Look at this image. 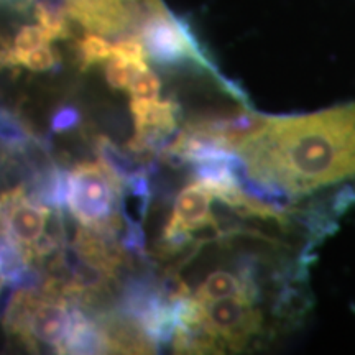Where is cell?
Instances as JSON below:
<instances>
[{
	"mask_svg": "<svg viewBox=\"0 0 355 355\" xmlns=\"http://www.w3.org/2000/svg\"><path fill=\"white\" fill-rule=\"evenodd\" d=\"M32 132L17 114L0 107V152L21 153L32 144Z\"/></svg>",
	"mask_w": 355,
	"mask_h": 355,
	"instance_id": "9",
	"label": "cell"
},
{
	"mask_svg": "<svg viewBox=\"0 0 355 355\" xmlns=\"http://www.w3.org/2000/svg\"><path fill=\"white\" fill-rule=\"evenodd\" d=\"M139 68L125 63L121 60H109L107 68H105V78H107L109 86L112 89H119V91H125L130 87V83Z\"/></svg>",
	"mask_w": 355,
	"mask_h": 355,
	"instance_id": "15",
	"label": "cell"
},
{
	"mask_svg": "<svg viewBox=\"0 0 355 355\" xmlns=\"http://www.w3.org/2000/svg\"><path fill=\"white\" fill-rule=\"evenodd\" d=\"M78 55L79 61H81V68L87 69L112 58V43H109L99 33H86L78 43Z\"/></svg>",
	"mask_w": 355,
	"mask_h": 355,
	"instance_id": "11",
	"label": "cell"
},
{
	"mask_svg": "<svg viewBox=\"0 0 355 355\" xmlns=\"http://www.w3.org/2000/svg\"><path fill=\"white\" fill-rule=\"evenodd\" d=\"M7 37L8 42L12 44V48L17 51H30L38 46H43V44H50L53 42L46 30L38 24L21 25L13 37H10V33H7Z\"/></svg>",
	"mask_w": 355,
	"mask_h": 355,
	"instance_id": "12",
	"label": "cell"
},
{
	"mask_svg": "<svg viewBox=\"0 0 355 355\" xmlns=\"http://www.w3.org/2000/svg\"><path fill=\"white\" fill-rule=\"evenodd\" d=\"M33 15L38 25H42L50 35L53 42L55 40H66L71 37L68 24V10L64 7L51 6L48 2H35Z\"/></svg>",
	"mask_w": 355,
	"mask_h": 355,
	"instance_id": "10",
	"label": "cell"
},
{
	"mask_svg": "<svg viewBox=\"0 0 355 355\" xmlns=\"http://www.w3.org/2000/svg\"><path fill=\"white\" fill-rule=\"evenodd\" d=\"M109 343L101 322L89 319L81 309H71V327L61 354H107Z\"/></svg>",
	"mask_w": 355,
	"mask_h": 355,
	"instance_id": "7",
	"label": "cell"
},
{
	"mask_svg": "<svg viewBox=\"0 0 355 355\" xmlns=\"http://www.w3.org/2000/svg\"><path fill=\"white\" fill-rule=\"evenodd\" d=\"M123 184L102 162L79 163L69 173L68 206L79 224L115 237L121 230L117 207Z\"/></svg>",
	"mask_w": 355,
	"mask_h": 355,
	"instance_id": "2",
	"label": "cell"
},
{
	"mask_svg": "<svg viewBox=\"0 0 355 355\" xmlns=\"http://www.w3.org/2000/svg\"><path fill=\"white\" fill-rule=\"evenodd\" d=\"M50 207L28 196L24 184L0 193V235L24 252L32 265V248L50 219Z\"/></svg>",
	"mask_w": 355,
	"mask_h": 355,
	"instance_id": "5",
	"label": "cell"
},
{
	"mask_svg": "<svg viewBox=\"0 0 355 355\" xmlns=\"http://www.w3.org/2000/svg\"><path fill=\"white\" fill-rule=\"evenodd\" d=\"M204 327L219 352H241L265 332V314L259 303L247 298H222L201 303Z\"/></svg>",
	"mask_w": 355,
	"mask_h": 355,
	"instance_id": "3",
	"label": "cell"
},
{
	"mask_svg": "<svg viewBox=\"0 0 355 355\" xmlns=\"http://www.w3.org/2000/svg\"><path fill=\"white\" fill-rule=\"evenodd\" d=\"M235 153L242 159L237 178L252 196L285 209L304 201L344 214L355 204V102L270 115Z\"/></svg>",
	"mask_w": 355,
	"mask_h": 355,
	"instance_id": "1",
	"label": "cell"
},
{
	"mask_svg": "<svg viewBox=\"0 0 355 355\" xmlns=\"http://www.w3.org/2000/svg\"><path fill=\"white\" fill-rule=\"evenodd\" d=\"M216 194L202 181L196 180L194 183L178 194L175 209L171 219L166 224L163 237H175L181 234L193 235L196 230H201L216 219L212 212V201H216Z\"/></svg>",
	"mask_w": 355,
	"mask_h": 355,
	"instance_id": "6",
	"label": "cell"
},
{
	"mask_svg": "<svg viewBox=\"0 0 355 355\" xmlns=\"http://www.w3.org/2000/svg\"><path fill=\"white\" fill-rule=\"evenodd\" d=\"M159 89H162V86H159V79L157 78V74L152 73L148 66H146V68L137 71L128 91H130L132 99L155 101L158 99Z\"/></svg>",
	"mask_w": 355,
	"mask_h": 355,
	"instance_id": "14",
	"label": "cell"
},
{
	"mask_svg": "<svg viewBox=\"0 0 355 355\" xmlns=\"http://www.w3.org/2000/svg\"><path fill=\"white\" fill-rule=\"evenodd\" d=\"M146 50L140 37H128L119 40L112 44V58L125 61V63L135 66V68H146ZM110 58V60H112Z\"/></svg>",
	"mask_w": 355,
	"mask_h": 355,
	"instance_id": "13",
	"label": "cell"
},
{
	"mask_svg": "<svg viewBox=\"0 0 355 355\" xmlns=\"http://www.w3.org/2000/svg\"><path fill=\"white\" fill-rule=\"evenodd\" d=\"M97 152H99L101 162L117 176L122 184L141 173H146V165L128 157L127 152H122L107 137H97Z\"/></svg>",
	"mask_w": 355,
	"mask_h": 355,
	"instance_id": "8",
	"label": "cell"
},
{
	"mask_svg": "<svg viewBox=\"0 0 355 355\" xmlns=\"http://www.w3.org/2000/svg\"><path fill=\"white\" fill-rule=\"evenodd\" d=\"M140 38L144 42L146 55L159 64L171 66L189 61L209 73H216V68L202 51L189 25L166 8L153 13L144 21Z\"/></svg>",
	"mask_w": 355,
	"mask_h": 355,
	"instance_id": "4",
	"label": "cell"
},
{
	"mask_svg": "<svg viewBox=\"0 0 355 355\" xmlns=\"http://www.w3.org/2000/svg\"><path fill=\"white\" fill-rule=\"evenodd\" d=\"M79 112L74 107H61L51 119L53 132H68L79 123Z\"/></svg>",
	"mask_w": 355,
	"mask_h": 355,
	"instance_id": "16",
	"label": "cell"
}]
</instances>
